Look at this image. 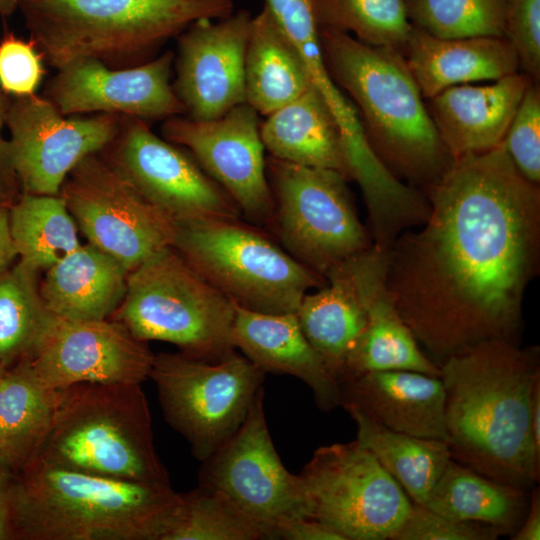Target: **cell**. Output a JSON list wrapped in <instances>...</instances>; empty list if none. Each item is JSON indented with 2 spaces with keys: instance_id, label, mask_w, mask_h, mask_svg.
I'll return each mask as SVG.
<instances>
[{
  "instance_id": "obj_32",
  "label": "cell",
  "mask_w": 540,
  "mask_h": 540,
  "mask_svg": "<svg viewBox=\"0 0 540 540\" xmlns=\"http://www.w3.org/2000/svg\"><path fill=\"white\" fill-rule=\"evenodd\" d=\"M9 221L18 260L39 272L81 245L79 229L60 195L20 193L9 208Z\"/></svg>"
},
{
  "instance_id": "obj_21",
  "label": "cell",
  "mask_w": 540,
  "mask_h": 540,
  "mask_svg": "<svg viewBox=\"0 0 540 540\" xmlns=\"http://www.w3.org/2000/svg\"><path fill=\"white\" fill-rule=\"evenodd\" d=\"M533 80L517 72L490 84L449 87L425 99L438 135L453 160L500 145Z\"/></svg>"
},
{
  "instance_id": "obj_12",
  "label": "cell",
  "mask_w": 540,
  "mask_h": 540,
  "mask_svg": "<svg viewBox=\"0 0 540 540\" xmlns=\"http://www.w3.org/2000/svg\"><path fill=\"white\" fill-rule=\"evenodd\" d=\"M59 195L87 243L114 257L128 272L173 245L175 222L101 152L86 156L70 171Z\"/></svg>"
},
{
  "instance_id": "obj_22",
  "label": "cell",
  "mask_w": 540,
  "mask_h": 540,
  "mask_svg": "<svg viewBox=\"0 0 540 540\" xmlns=\"http://www.w3.org/2000/svg\"><path fill=\"white\" fill-rule=\"evenodd\" d=\"M340 406L353 408L391 430L446 442L441 378L416 371H374L339 385Z\"/></svg>"
},
{
  "instance_id": "obj_18",
  "label": "cell",
  "mask_w": 540,
  "mask_h": 540,
  "mask_svg": "<svg viewBox=\"0 0 540 540\" xmlns=\"http://www.w3.org/2000/svg\"><path fill=\"white\" fill-rule=\"evenodd\" d=\"M174 58L167 50L125 69L74 59L46 82L43 96L64 115L113 113L146 121L185 115L171 83Z\"/></svg>"
},
{
  "instance_id": "obj_43",
  "label": "cell",
  "mask_w": 540,
  "mask_h": 540,
  "mask_svg": "<svg viewBox=\"0 0 540 540\" xmlns=\"http://www.w3.org/2000/svg\"><path fill=\"white\" fill-rule=\"evenodd\" d=\"M512 540H539L540 539V490L534 487L529 495V507L525 518L510 538Z\"/></svg>"
},
{
  "instance_id": "obj_26",
  "label": "cell",
  "mask_w": 540,
  "mask_h": 540,
  "mask_svg": "<svg viewBox=\"0 0 540 540\" xmlns=\"http://www.w3.org/2000/svg\"><path fill=\"white\" fill-rule=\"evenodd\" d=\"M260 135L269 156L289 163L332 170L352 181L340 125L313 86L266 116Z\"/></svg>"
},
{
  "instance_id": "obj_14",
  "label": "cell",
  "mask_w": 540,
  "mask_h": 540,
  "mask_svg": "<svg viewBox=\"0 0 540 540\" xmlns=\"http://www.w3.org/2000/svg\"><path fill=\"white\" fill-rule=\"evenodd\" d=\"M120 120L113 113L64 115L36 93L12 96L6 161L21 193L59 195L70 171L111 143Z\"/></svg>"
},
{
  "instance_id": "obj_41",
  "label": "cell",
  "mask_w": 540,
  "mask_h": 540,
  "mask_svg": "<svg viewBox=\"0 0 540 540\" xmlns=\"http://www.w3.org/2000/svg\"><path fill=\"white\" fill-rule=\"evenodd\" d=\"M272 539L345 540L336 530L313 518H292L279 523Z\"/></svg>"
},
{
  "instance_id": "obj_39",
  "label": "cell",
  "mask_w": 540,
  "mask_h": 540,
  "mask_svg": "<svg viewBox=\"0 0 540 540\" xmlns=\"http://www.w3.org/2000/svg\"><path fill=\"white\" fill-rule=\"evenodd\" d=\"M43 57L33 41L16 37L13 33L0 41V87L11 96L35 94L45 68Z\"/></svg>"
},
{
  "instance_id": "obj_48",
  "label": "cell",
  "mask_w": 540,
  "mask_h": 540,
  "mask_svg": "<svg viewBox=\"0 0 540 540\" xmlns=\"http://www.w3.org/2000/svg\"><path fill=\"white\" fill-rule=\"evenodd\" d=\"M18 8V0H0V16H8Z\"/></svg>"
},
{
  "instance_id": "obj_29",
  "label": "cell",
  "mask_w": 540,
  "mask_h": 540,
  "mask_svg": "<svg viewBox=\"0 0 540 540\" xmlns=\"http://www.w3.org/2000/svg\"><path fill=\"white\" fill-rule=\"evenodd\" d=\"M530 491L489 478L450 459L425 507L447 518L481 524L510 538L521 526Z\"/></svg>"
},
{
  "instance_id": "obj_20",
  "label": "cell",
  "mask_w": 540,
  "mask_h": 540,
  "mask_svg": "<svg viewBox=\"0 0 540 540\" xmlns=\"http://www.w3.org/2000/svg\"><path fill=\"white\" fill-rule=\"evenodd\" d=\"M355 264L367 320L339 384L364 373L387 370L440 377L439 366L424 353L387 289V251L373 246L358 255Z\"/></svg>"
},
{
  "instance_id": "obj_1",
  "label": "cell",
  "mask_w": 540,
  "mask_h": 540,
  "mask_svg": "<svg viewBox=\"0 0 540 540\" xmlns=\"http://www.w3.org/2000/svg\"><path fill=\"white\" fill-rule=\"evenodd\" d=\"M424 194L428 219L387 251L401 318L437 365L484 341L521 345L523 298L539 271V184L501 143L453 160Z\"/></svg>"
},
{
  "instance_id": "obj_11",
  "label": "cell",
  "mask_w": 540,
  "mask_h": 540,
  "mask_svg": "<svg viewBox=\"0 0 540 540\" xmlns=\"http://www.w3.org/2000/svg\"><path fill=\"white\" fill-rule=\"evenodd\" d=\"M298 475L309 518L345 540H392L413 505L357 440L319 447Z\"/></svg>"
},
{
  "instance_id": "obj_46",
  "label": "cell",
  "mask_w": 540,
  "mask_h": 540,
  "mask_svg": "<svg viewBox=\"0 0 540 540\" xmlns=\"http://www.w3.org/2000/svg\"><path fill=\"white\" fill-rule=\"evenodd\" d=\"M530 425L534 450L540 461V375L535 379L531 395Z\"/></svg>"
},
{
  "instance_id": "obj_42",
  "label": "cell",
  "mask_w": 540,
  "mask_h": 540,
  "mask_svg": "<svg viewBox=\"0 0 540 540\" xmlns=\"http://www.w3.org/2000/svg\"><path fill=\"white\" fill-rule=\"evenodd\" d=\"M15 472L0 460V540H13L10 500Z\"/></svg>"
},
{
  "instance_id": "obj_28",
  "label": "cell",
  "mask_w": 540,
  "mask_h": 540,
  "mask_svg": "<svg viewBox=\"0 0 540 540\" xmlns=\"http://www.w3.org/2000/svg\"><path fill=\"white\" fill-rule=\"evenodd\" d=\"M244 84L246 103L265 117L312 86L297 50L265 3L251 19Z\"/></svg>"
},
{
  "instance_id": "obj_9",
  "label": "cell",
  "mask_w": 540,
  "mask_h": 540,
  "mask_svg": "<svg viewBox=\"0 0 540 540\" xmlns=\"http://www.w3.org/2000/svg\"><path fill=\"white\" fill-rule=\"evenodd\" d=\"M273 207L266 227L298 262L326 279L373 247L339 173L266 157Z\"/></svg>"
},
{
  "instance_id": "obj_45",
  "label": "cell",
  "mask_w": 540,
  "mask_h": 540,
  "mask_svg": "<svg viewBox=\"0 0 540 540\" xmlns=\"http://www.w3.org/2000/svg\"><path fill=\"white\" fill-rule=\"evenodd\" d=\"M21 191L12 170L0 161V206L10 207Z\"/></svg>"
},
{
  "instance_id": "obj_8",
  "label": "cell",
  "mask_w": 540,
  "mask_h": 540,
  "mask_svg": "<svg viewBox=\"0 0 540 540\" xmlns=\"http://www.w3.org/2000/svg\"><path fill=\"white\" fill-rule=\"evenodd\" d=\"M172 246L235 305L254 312L295 313L310 290L327 283L240 217L176 222Z\"/></svg>"
},
{
  "instance_id": "obj_10",
  "label": "cell",
  "mask_w": 540,
  "mask_h": 540,
  "mask_svg": "<svg viewBox=\"0 0 540 540\" xmlns=\"http://www.w3.org/2000/svg\"><path fill=\"white\" fill-rule=\"evenodd\" d=\"M265 375L236 351L216 362L179 352L155 355L149 378L166 422L202 462L243 423Z\"/></svg>"
},
{
  "instance_id": "obj_15",
  "label": "cell",
  "mask_w": 540,
  "mask_h": 540,
  "mask_svg": "<svg viewBox=\"0 0 540 540\" xmlns=\"http://www.w3.org/2000/svg\"><path fill=\"white\" fill-rule=\"evenodd\" d=\"M101 153L175 223L242 215L188 150L157 136L146 120L121 115L117 134Z\"/></svg>"
},
{
  "instance_id": "obj_37",
  "label": "cell",
  "mask_w": 540,
  "mask_h": 540,
  "mask_svg": "<svg viewBox=\"0 0 540 540\" xmlns=\"http://www.w3.org/2000/svg\"><path fill=\"white\" fill-rule=\"evenodd\" d=\"M517 170L530 182L540 183V85L527 87L502 141Z\"/></svg>"
},
{
  "instance_id": "obj_23",
  "label": "cell",
  "mask_w": 540,
  "mask_h": 540,
  "mask_svg": "<svg viewBox=\"0 0 540 540\" xmlns=\"http://www.w3.org/2000/svg\"><path fill=\"white\" fill-rule=\"evenodd\" d=\"M236 349L264 372L287 374L303 381L320 410L340 406V391L321 357L303 334L295 313H261L235 306Z\"/></svg>"
},
{
  "instance_id": "obj_35",
  "label": "cell",
  "mask_w": 540,
  "mask_h": 540,
  "mask_svg": "<svg viewBox=\"0 0 540 540\" xmlns=\"http://www.w3.org/2000/svg\"><path fill=\"white\" fill-rule=\"evenodd\" d=\"M180 514L163 540H264L263 528L222 493L198 485L181 493Z\"/></svg>"
},
{
  "instance_id": "obj_40",
  "label": "cell",
  "mask_w": 540,
  "mask_h": 540,
  "mask_svg": "<svg viewBox=\"0 0 540 540\" xmlns=\"http://www.w3.org/2000/svg\"><path fill=\"white\" fill-rule=\"evenodd\" d=\"M499 537L490 527L456 521L413 503L392 540H495Z\"/></svg>"
},
{
  "instance_id": "obj_38",
  "label": "cell",
  "mask_w": 540,
  "mask_h": 540,
  "mask_svg": "<svg viewBox=\"0 0 540 540\" xmlns=\"http://www.w3.org/2000/svg\"><path fill=\"white\" fill-rule=\"evenodd\" d=\"M504 37L518 58L519 71L540 79V0H505Z\"/></svg>"
},
{
  "instance_id": "obj_24",
  "label": "cell",
  "mask_w": 540,
  "mask_h": 540,
  "mask_svg": "<svg viewBox=\"0 0 540 540\" xmlns=\"http://www.w3.org/2000/svg\"><path fill=\"white\" fill-rule=\"evenodd\" d=\"M404 57L424 99L452 86L496 81L520 72L515 50L505 37L445 39L413 24Z\"/></svg>"
},
{
  "instance_id": "obj_3",
  "label": "cell",
  "mask_w": 540,
  "mask_h": 540,
  "mask_svg": "<svg viewBox=\"0 0 540 540\" xmlns=\"http://www.w3.org/2000/svg\"><path fill=\"white\" fill-rule=\"evenodd\" d=\"M182 494L170 483L117 479L33 458L15 472L13 540H163Z\"/></svg>"
},
{
  "instance_id": "obj_30",
  "label": "cell",
  "mask_w": 540,
  "mask_h": 540,
  "mask_svg": "<svg viewBox=\"0 0 540 540\" xmlns=\"http://www.w3.org/2000/svg\"><path fill=\"white\" fill-rule=\"evenodd\" d=\"M59 390L44 386L26 361L0 377V460L14 472L38 453L51 427Z\"/></svg>"
},
{
  "instance_id": "obj_13",
  "label": "cell",
  "mask_w": 540,
  "mask_h": 540,
  "mask_svg": "<svg viewBox=\"0 0 540 540\" xmlns=\"http://www.w3.org/2000/svg\"><path fill=\"white\" fill-rule=\"evenodd\" d=\"M201 463L198 485L229 498L263 528L267 539L279 523L309 518L301 478L285 468L270 436L263 387L240 427Z\"/></svg>"
},
{
  "instance_id": "obj_36",
  "label": "cell",
  "mask_w": 540,
  "mask_h": 540,
  "mask_svg": "<svg viewBox=\"0 0 540 540\" xmlns=\"http://www.w3.org/2000/svg\"><path fill=\"white\" fill-rule=\"evenodd\" d=\"M411 23L445 39L504 37L505 0H405Z\"/></svg>"
},
{
  "instance_id": "obj_47",
  "label": "cell",
  "mask_w": 540,
  "mask_h": 540,
  "mask_svg": "<svg viewBox=\"0 0 540 540\" xmlns=\"http://www.w3.org/2000/svg\"><path fill=\"white\" fill-rule=\"evenodd\" d=\"M11 99L12 96L5 93L0 87V161L7 167H9L6 161L7 140L4 139L2 136V129L6 123L7 113L11 104Z\"/></svg>"
},
{
  "instance_id": "obj_4",
  "label": "cell",
  "mask_w": 540,
  "mask_h": 540,
  "mask_svg": "<svg viewBox=\"0 0 540 540\" xmlns=\"http://www.w3.org/2000/svg\"><path fill=\"white\" fill-rule=\"evenodd\" d=\"M328 72L353 99L372 151L400 181L421 190L453 159L442 143L403 54L319 28Z\"/></svg>"
},
{
  "instance_id": "obj_6",
  "label": "cell",
  "mask_w": 540,
  "mask_h": 540,
  "mask_svg": "<svg viewBox=\"0 0 540 540\" xmlns=\"http://www.w3.org/2000/svg\"><path fill=\"white\" fill-rule=\"evenodd\" d=\"M153 440L141 384L80 383L59 390L51 427L34 458L83 473L170 483Z\"/></svg>"
},
{
  "instance_id": "obj_31",
  "label": "cell",
  "mask_w": 540,
  "mask_h": 540,
  "mask_svg": "<svg viewBox=\"0 0 540 540\" xmlns=\"http://www.w3.org/2000/svg\"><path fill=\"white\" fill-rule=\"evenodd\" d=\"M345 410L356 423V440L374 455L412 503L425 506L451 459L447 443L397 432L356 409Z\"/></svg>"
},
{
  "instance_id": "obj_34",
  "label": "cell",
  "mask_w": 540,
  "mask_h": 540,
  "mask_svg": "<svg viewBox=\"0 0 540 540\" xmlns=\"http://www.w3.org/2000/svg\"><path fill=\"white\" fill-rule=\"evenodd\" d=\"M319 28L405 54L412 30L405 0H309Z\"/></svg>"
},
{
  "instance_id": "obj_5",
  "label": "cell",
  "mask_w": 540,
  "mask_h": 540,
  "mask_svg": "<svg viewBox=\"0 0 540 540\" xmlns=\"http://www.w3.org/2000/svg\"><path fill=\"white\" fill-rule=\"evenodd\" d=\"M44 62L60 69L78 58L115 68L149 62L200 19H222L233 0H18Z\"/></svg>"
},
{
  "instance_id": "obj_17",
  "label": "cell",
  "mask_w": 540,
  "mask_h": 540,
  "mask_svg": "<svg viewBox=\"0 0 540 540\" xmlns=\"http://www.w3.org/2000/svg\"><path fill=\"white\" fill-rule=\"evenodd\" d=\"M154 357L146 342L115 320L56 317L24 361L44 386L60 390L87 382L141 384Z\"/></svg>"
},
{
  "instance_id": "obj_49",
  "label": "cell",
  "mask_w": 540,
  "mask_h": 540,
  "mask_svg": "<svg viewBox=\"0 0 540 540\" xmlns=\"http://www.w3.org/2000/svg\"><path fill=\"white\" fill-rule=\"evenodd\" d=\"M5 370H6V367L0 362V377L4 373Z\"/></svg>"
},
{
  "instance_id": "obj_27",
  "label": "cell",
  "mask_w": 540,
  "mask_h": 540,
  "mask_svg": "<svg viewBox=\"0 0 540 540\" xmlns=\"http://www.w3.org/2000/svg\"><path fill=\"white\" fill-rule=\"evenodd\" d=\"M128 273L114 257L89 243L81 244L44 271L40 294L56 317L107 319L124 298Z\"/></svg>"
},
{
  "instance_id": "obj_16",
  "label": "cell",
  "mask_w": 540,
  "mask_h": 540,
  "mask_svg": "<svg viewBox=\"0 0 540 540\" xmlns=\"http://www.w3.org/2000/svg\"><path fill=\"white\" fill-rule=\"evenodd\" d=\"M259 114L247 103L212 120L168 118L163 138L188 150L229 194L248 222L266 228L273 201L266 174Z\"/></svg>"
},
{
  "instance_id": "obj_2",
  "label": "cell",
  "mask_w": 540,
  "mask_h": 540,
  "mask_svg": "<svg viewBox=\"0 0 540 540\" xmlns=\"http://www.w3.org/2000/svg\"><path fill=\"white\" fill-rule=\"evenodd\" d=\"M451 459L499 482L531 491L540 478L530 408L540 349L484 341L439 365Z\"/></svg>"
},
{
  "instance_id": "obj_7",
  "label": "cell",
  "mask_w": 540,
  "mask_h": 540,
  "mask_svg": "<svg viewBox=\"0 0 540 540\" xmlns=\"http://www.w3.org/2000/svg\"><path fill=\"white\" fill-rule=\"evenodd\" d=\"M235 306L168 246L128 273L110 319L140 341L168 342L189 357L216 362L236 351Z\"/></svg>"
},
{
  "instance_id": "obj_19",
  "label": "cell",
  "mask_w": 540,
  "mask_h": 540,
  "mask_svg": "<svg viewBox=\"0 0 540 540\" xmlns=\"http://www.w3.org/2000/svg\"><path fill=\"white\" fill-rule=\"evenodd\" d=\"M252 16L200 19L177 37L175 94L193 120H212L246 103L244 59Z\"/></svg>"
},
{
  "instance_id": "obj_33",
  "label": "cell",
  "mask_w": 540,
  "mask_h": 540,
  "mask_svg": "<svg viewBox=\"0 0 540 540\" xmlns=\"http://www.w3.org/2000/svg\"><path fill=\"white\" fill-rule=\"evenodd\" d=\"M40 273L19 260L0 272V362L6 368L30 357L56 318L41 297Z\"/></svg>"
},
{
  "instance_id": "obj_44",
  "label": "cell",
  "mask_w": 540,
  "mask_h": 540,
  "mask_svg": "<svg viewBox=\"0 0 540 540\" xmlns=\"http://www.w3.org/2000/svg\"><path fill=\"white\" fill-rule=\"evenodd\" d=\"M8 206H0V272L9 268L18 258L11 235Z\"/></svg>"
},
{
  "instance_id": "obj_25",
  "label": "cell",
  "mask_w": 540,
  "mask_h": 540,
  "mask_svg": "<svg viewBox=\"0 0 540 540\" xmlns=\"http://www.w3.org/2000/svg\"><path fill=\"white\" fill-rule=\"evenodd\" d=\"M356 257L331 271L327 283L308 292L295 312L303 334L337 384L367 320Z\"/></svg>"
}]
</instances>
